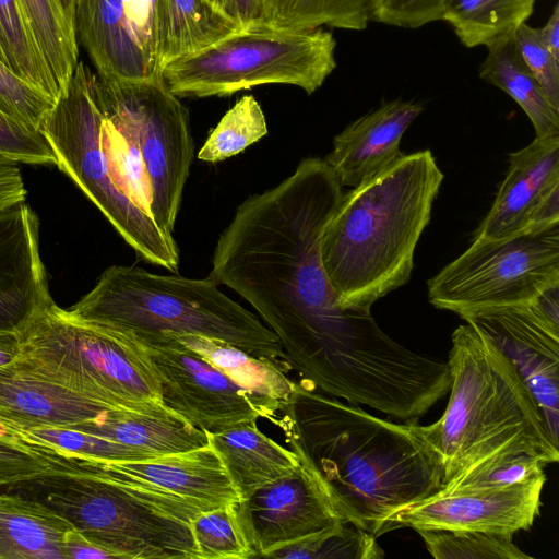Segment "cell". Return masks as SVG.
<instances>
[{"mask_svg":"<svg viewBox=\"0 0 559 559\" xmlns=\"http://www.w3.org/2000/svg\"><path fill=\"white\" fill-rule=\"evenodd\" d=\"M313 469L346 523L376 538L403 508L442 488L437 453L416 421L394 423L296 382L273 423Z\"/></svg>","mask_w":559,"mask_h":559,"instance_id":"obj_2","label":"cell"},{"mask_svg":"<svg viewBox=\"0 0 559 559\" xmlns=\"http://www.w3.org/2000/svg\"><path fill=\"white\" fill-rule=\"evenodd\" d=\"M267 134L265 116L257 99L241 97L211 131L198 153L207 163L223 162L239 154Z\"/></svg>","mask_w":559,"mask_h":559,"instance_id":"obj_33","label":"cell"},{"mask_svg":"<svg viewBox=\"0 0 559 559\" xmlns=\"http://www.w3.org/2000/svg\"><path fill=\"white\" fill-rule=\"evenodd\" d=\"M488 53L479 67V78L507 93L531 120L535 138L559 135V109L528 72L512 43V35L486 46Z\"/></svg>","mask_w":559,"mask_h":559,"instance_id":"obj_27","label":"cell"},{"mask_svg":"<svg viewBox=\"0 0 559 559\" xmlns=\"http://www.w3.org/2000/svg\"><path fill=\"white\" fill-rule=\"evenodd\" d=\"M512 43L549 102L559 109V60L552 57L543 43L538 27L523 23L513 33Z\"/></svg>","mask_w":559,"mask_h":559,"instance_id":"obj_39","label":"cell"},{"mask_svg":"<svg viewBox=\"0 0 559 559\" xmlns=\"http://www.w3.org/2000/svg\"><path fill=\"white\" fill-rule=\"evenodd\" d=\"M17 1L61 95L79 62L74 22L60 0Z\"/></svg>","mask_w":559,"mask_h":559,"instance_id":"obj_29","label":"cell"},{"mask_svg":"<svg viewBox=\"0 0 559 559\" xmlns=\"http://www.w3.org/2000/svg\"><path fill=\"white\" fill-rule=\"evenodd\" d=\"M443 177L431 151L424 150L343 193L320 240L322 264L342 307L370 310L409 281Z\"/></svg>","mask_w":559,"mask_h":559,"instance_id":"obj_3","label":"cell"},{"mask_svg":"<svg viewBox=\"0 0 559 559\" xmlns=\"http://www.w3.org/2000/svg\"><path fill=\"white\" fill-rule=\"evenodd\" d=\"M48 468L44 460L17 442L13 429L0 421V486L33 478Z\"/></svg>","mask_w":559,"mask_h":559,"instance_id":"obj_42","label":"cell"},{"mask_svg":"<svg viewBox=\"0 0 559 559\" xmlns=\"http://www.w3.org/2000/svg\"><path fill=\"white\" fill-rule=\"evenodd\" d=\"M94 73L79 61L40 132L57 167L99 209L123 240L145 261L176 272L179 250L154 221L148 190L121 131L103 114Z\"/></svg>","mask_w":559,"mask_h":559,"instance_id":"obj_5","label":"cell"},{"mask_svg":"<svg viewBox=\"0 0 559 559\" xmlns=\"http://www.w3.org/2000/svg\"><path fill=\"white\" fill-rule=\"evenodd\" d=\"M298 457L299 464L292 473L237 503L257 557H270L287 545L344 522L317 474Z\"/></svg>","mask_w":559,"mask_h":559,"instance_id":"obj_15","label":"cell"},{"mask_svg":"<svg viewBox=\"0 0 559 559\" xmlns=\"http://www.w3.org/2000/svg\"><path fill=\"white\" fill-rule=\"evenodd\" d=\"M38 240L39 221L26 200L0 210V332L20 333L55 304Z\"/></svg>","mask_w":559,"mask_h":559,"instance_id":"obj_18","label":"cell"},{"mask_svg":"<svg viewBox=\"0 0 559 559\" xmlns=\"http://www.w3.org/2000/svg\"><path fill=\"white\" fill-rule=\"evenodd\" d=\"M241 27L213 0H163L159 31V63L199 50L236 33Z\"/></svg>","mask_w":559,"mask_h":559,"instance_id":"obj_26","label":"cell"},{"mask_svg":"<svg viewBox=\"0 0 559 559\" xmlns=\"http://www.w3.org/2000/svg\"><path fill=\"white\" fill-rule=\"evenodd\" d=\"M0 61L55 103L59 98L58 84L17 0H0Z\"/></svg>","mask_w":559,"mask_h":559,"instance_id":"obj_30","label":"cell"},{"mask_svg":"<svg viewBox=\"0 0 559 559\" xmlns=\"http://www.w3.org/2000/svg\"><path fill=\"white\" fill-rule=\"evenodd\" d=\"M546 476L502 488L439 490L397 511L390 530H459L514 536L530 530L539 515Z\"/></svg>","mask_w":559,"mask_h":559,"instance_id":"obj_16","label":"cell"},{"mask_svg":"<svg viewBox=\"0 0 559 559\" xmlns=\"http://www.w3.org/2000/svg\"><path fill=\"white\" fill-rule=\"evenodd\" d=\"M13 431L19 441L86 460L126 462L151 457L138 449L69 426Z\"/></svg>","mask_w":559,"mask_h":559,"instance_id":"obj_34","label":"cell"},{"mask_svg":"<svg viewBox=\"0 0 559 559\" xmlns=\"http://www.w3.org/2000/svg\"><path fill=\"white\" fill-rule=\"evenodd\" d=\"M536 0H449L441 20L466 48L487 46L526 23Z\"/></svg>","mask_w":559,"mask_h":559,"instance_id":"obj_28","label":"cell"},{"mask_svg":"<svg viewBox=\"0 0 559 559\" xmlns=\"http://www.w3.org/2000/svg\"><path fill=\"white\" fill-rule=\"evenodd\" d=\"M237 503L203 510L191 520L198 559L257 558L240 521Z\"/></svg>","mask_w":559,"mask_h":559,"instance_id":"obj_32","label":"cell"},{"mask_svg":"<svg viewBox=\"0 0 559 559\" xmlns=\"http://www.w3.org/2000/svg\"><path fill=\"white\" fill-rule=\"evenodd\" d=\"M559 221V135L535 138L509 155V167L474 240L516 235Z\"/></svg>","mask_w":559,"mask_h":559,"instance_id":"obj_17","label":"cell"},{"mask_svg":"<svg viewBox=\"0 0 559 559\" xmlns=\"http://www.w3.org/2000/svg\"><path fill=\"white\" fill-rule=\"evenodd\" d=\"M103 114L121 131L143 170L151 215L173 234L193 157L189 114L160 75L111 80L94 74Z\"/></svg>","mask_w":559,"mask_h":559,"instance_id":"obj_10","label":"cell"},{"mask_svg":"<svg viewBox=\"0 0 559 559\" xmlns=\"http://www.w3.org/2000/svg\"><path fill=\"white\" fill-rule=\"evenodd\" d=\"M270 557L282 559H382L383 549L370 533L346 522H340L295 544L287 545Z\"/></svg>","mask_w":559,"mask_h":559,"instance_id":"obj_35","label":"cell"},{"mask_svg":"<svg viewBox=\"0 0 559 559\" xmlns=\"http://www.w3.org/2000/svg\"><path fill=\"white\" fill-rule=\"evenodd\" d=\"M528 306L540 318L559 328V282L544 288Z\"/></svg>","mask_w":559,"mask_h":559,"instance_id":"obj_45","label":"cell"},{"mask_svg":"<svg viewBox=\"0 0 559 559\" xmlns=\"http://www.w3.org/2000/svg\"><path fill=\"white\" fill-rule=\"evenodd\" d=\"M19 442L44 460L50 471L142 485L185 498L206 509L240 501L225 467L210 444L144 460L105 462Z\"/></svg>","mask_w":559,"mask_h":559,"instance_id":"obj_13","label":"cell"},{"mask_svg":"<svg viewBox=\"0 0 559 559\" xmlns=\"http://www.w3.org/2000/svg\"><path fill=\"white\" fill-rule=\"evenodd\" d=\"M543 43L552 55V57L559 60V4L556 3L552 11L544 24L538 27Z\"/></svg>","mask_w":559,"mask_h":559,"instance_id":"obj_46","label":"cell"},{"mask_svg":"<svg viewBox=\"0 0 559 559\" xmlns=\"http://www.w3.org/2000/svg\"><path fill=\"white\" fill-rule=\"evenodd\" d=\"M0 156L17 164L56 165V157L39 130L31 129L1 111Z\"/></svg>","mask_w":559,"mask_h":559,"instance_id":"obj_40","label":"cell"},{"mask_svg":"<svg viewBox=\"0 0 559 559\" xmlns=\"http://www.w3.org/2000/svg\"><path fill=\"white\" fill-rule=\"evenodd\" d=\"M335 49L333 34L322 27L264 22L169 61L162 78L179 98L228 96L263 84L295 85L312 94L335 70Z\"/></svg>","mask_w":559,"mask_h":559,"instance_id":"obj_9","label":"cell"},{"mask_svg":"<svg viewBox=\"0 0 559 559\" xmlns=\"http://www.w3.org/2000/svg\"><path fill=\"white\" fill-rule=\"evenodd\" d=\"M559 282V221L516 235L473 240L427 282L429 302L460 317L488 309L528 305Z\"/></svg>","mask_w":559,"mask_h":559,"instance_id":"obj_11","label":"cell"},{"mask_svg":"<svg viewBox=\"0 0 559 559\" xmlns=\"http://www.w3.org/2000/svg\"><path fill=\"white\" fill-rule=\"evenodd\" d=\"M449 0H370V21L402 28H419L440 21Z\"/></svg>","mask_w":559,"mask_h":559,"instance_id":"obj_41","label":"cell"},{"mask_svg":"<svg viewBox=\"0 0 559 559\" xmlns=\"http://www.w3.org/2000/svg\"><path fill=\"white\" fill-rule=\"evenodd\" d=\"M416 532L429 554L437 559H532L508 534L424 528Z\"/></svg>","mask_w":559,"mask_h":559,"instance_id":"obj_36","label":"cell"},{"mask_svg":"<svg viewBox=\"0 0 559 559\" xmlns=\"http://www.w3.org/2000/svg\"><path fill=\"white\" fill-rule=\"evenodd\" d=\"M227 376L257 402L262 418L272 424L295 390L296 381L278 364L253 356L224 341L194 334H170Z\"/></svg>","mask_w":559,"mask_h":559,"instance_id":"obj_24","label":"cell"},{"mask_svg":"<svg viewBox=\"0 0 559 559\" xmlns=\"http://www.w3.org/2000/svg\"><path fill=\"white\" fill-rule=\"evenodd\" d=\"M67 312L82 323L133 336L170 333L216 338L289 369L275 333L210 276L195 280L114 265Z\"/></svg>","mask_w":559,"mask_h":559,"instance_id":"obj_6","label":"cell"},{"mask_svg":"<svg viewBox=\"0 0 559 559\" xmlns=\"http://www.w3.org/2000/svg\"><path fill=\"white\" fill-rule=\"evenodd\" d=\"M19 368L110 407L162 402L140 341L72 319L52 304L20 333Z\"/></svg>","mask_w":559,"mask_h":559,"instance_id":"obj_8","label":"cell"},{"mask_svg":"<svg viewBox=\"0 0 559 559\" xmlns=\"http://www.w3.org/2000/svg\"><path fill=\"white\" fill-rule=\"evenodd\" d=\"M74 528L45 504L0 493V559H63L64 534Z\"/></svg>","mask_w":559,"mask_h":559,"instance_id":"obj_25","label":"cell"},{"mask_svg":"<svg viewBox=\"0 0 559 559\" xmlns=\"http://www.w3.org/2000/svg\"><path fill=\"white\" fill-rule=\"evenodd\" d=\"M55 102L0 61V111L39 130Z\"/></svg>","mask_w":559,"mask_h":559,"instance_id":"obj_38","label":"cell"},{"mask_svg":"<svg viewBox=\"0 0 559 559\" xmlns=\"http://www.w3.org/2000/svg\"><path fill=\"white\" fill-rule=\"evenodd\" d=\"M21 354L19 333L0 332V367L14 364Z\"/></svg>","mask_w":559,"mask_h":559,"instance_id":"obj_47","label":"cell"},{"mask_svg":"<svg viewBox=\"0 0 559 559\" xmlns=\"http://www.w3.org/2000/svg\"><path fill=\"white\" fill-rule=\"evenodd\" d=\"M269 23L284 28L323 25L362 31L370 22V0H264Z\"/></svg>","mask_w":559,"mask_h":559,"instance_id":"obj_31","label":"cell"},{"mask_svg":"<svg viewBox=\"0 0 559 559\" xmlns=\"http://www.w3.org/2000/svg\"><path fill=\"white\" fill-rule=\"evenodd\" d=\"M423 110L414 100L384 102L338 133L323 159L341 186L354 188L401 158L402 136Z\"/></svg>","mask_w":559,"mask_h":559,"instance_id":"obj_19","label":"cell"},{"mask_svg":"<svg viewBox=\"0 0 559 559\" xmlns=\"http://www.w3.org/2000/svg\"><path fill=\"white\" fill-rule=\"evenodd\" d=\"M449 401L442 416L418 430L437 453L443 484L502 451H521L556 463L559 450L537 405L510 361L479 330L466 323L451 336Z\"/></svg>","mask_w":559,"mask_h":559,"instance_id":"obj_4","label":"cell"},{"mask_svg":"<svg viewBox=\"0 0 559 559\" xmlns=\"http://www.w3.org/2000/svg\"><path fill=\"white\" fill-rule=\"evenodd\" d=\"M69 427L138 449L151 457L209 445L206 432L162 402L109 408L96 418Z\"/></svg>","mask_w":559,"mask_h":559,"instance_id":"obj_22","label":"cell"},{"mask_svg":"<svg viewBox=\"0 0 559 559\" xmlns=\"http://www.w3.org/2000/svg\"><path fill=\"white\" fill-rule=\"evenodd\" d=\"M206 435L240 500L288 475L299 464L298 455L265 436L257 420Z\"/></svg>","mask_w":559,"mask_h":559,"instance_id":"obj_23","label":"cell"},{"mask_svg":"<svg viewBox=\"0 0 559 559\" xmlns=\"http://www.w3.org/2000/svg\"><path fill=\"white\" fill-rule=\"evenodd\" d=\"M486 335L510 361L535 400L550 441L559 445V328L528 305L461 317Z\"/></svg>","mask_w":559,"mask_h":559,"instance_id":"obj_14","label":"cell"},{"mask_svg":"<svg viewBox=\"0 0 559 559\" xmlns=\"http://www.w3.org/2000/svg\"><path fill=\"white\" fill-rule=\"evenodd\" d=\"M114 408L16 365L0 367V421L11 429L66 427Z\"/></svg>","mask_w":559,"mask_h":559,"instance_id":"obj_20","label":"cell"},{"mask_svg":"<svg viewBox=\"0 0 559 559\" xmlns=\"http://www.w3.org/2000/svg\"><path fill=\"white\" fill-rule=\"evenodd\" d=\"M342 188L323 158H304L280 185L238 206L210 273L257 310L289 369L330 395L370 385L395 349L370 310L342 307L322 264L321 235Z\"/></svg>","mask_w":559,"mask_h":559,"instance_id":"obj_1","label":"cell"},{"mask_svg":"<svg viewBox=\"0 0 559 559\" xmlns=\"http://www.w3.org/2000/svg\"><path fill=\"white\" fill-rule=\"evenodd\" d=\"M241 28L269 22L264 0H213Z\"/></svg>","mask_w":559,"mask_h":559,"instance_id":"obj_43","label":"cell"},{"mask_svg":"<svg viewBox=\"0 0 559 559\" xmlns=\"http://www.w3.org/2000/svg\"><path fill=\"white\" fill-rule=\"evenodd\" d=\"M121 559H198L190 528L203 506L142 485L47 472L10 485Z\"/></svg>","mask_w":559,"mask_h":559,"instance_id":"obj_7","label":"cell"},{"mask_svg":"<svg viewBox=\"0 0 559 559\" xmlns=\"http://www.w3.org/2000/svg\"><path fill=\"white\" fill-rule=\"evenodd\" d=\"M78 44L86 50L97 75L111 80H144L160 75L138 45L124 0H76Z\"/></svg>","mask_w":559,"mask_h":559,"instance_id":"obj_21","label":"cell"},{"mask_svg":"<svg viewBox=\"0 0 559 559\" xmlns=\"http://www.w3.org/2000/svg\"><path fill=\"white\" fill-rule=\"evenodd\" d=\"M540 459L521 451H502L471 465L440 490L502 488L545 477Z\"/></svg>","mask_w":559,"mask_h":559,"instance_id":"obj_37","label":"cell"},{"mask_svg":"<svg viewBox=\"0 0 559 559\" xmlns=\"http://www.w3.org/2000/svg\"><path fill=\"white\" fill-rule=\"evenodd\" d=\"M63 559L115 558L109 551L96 546L75 528L69 530L62 539Z\"/></svg>","mask_w":559,"mask_h":559,"instance_id":"obj_44","label":"cell"},{"mask_svg":"<svg viewBox=\"0 0 559 559\" xmlns=\"http://www.w3.org/2000/svg\"><path fill=\"white\" fill-rule=\"evenodd\" d=\"M67 14L69 17L74 22V12H75V4L76 0H60Z\"/></svg>","mask_w":559,"mask_h":559,"instance_id":"obj_48","label":"cell"},{"mask_svg":"<svg viewBox=\"0 0 559 559\" xmlns=\"http://www.w3.org/2000/svg\"><path fill=\"white\" fill-rule=\"evenodd\" d=\"M133 337L156 372L162 403L191 425L214 433L262 417L248 392L168 333Z\"/></svg>","mask_w":559,"mask_h":559,"instance_id":"obj_12","label":"cell"}]
</instances>
